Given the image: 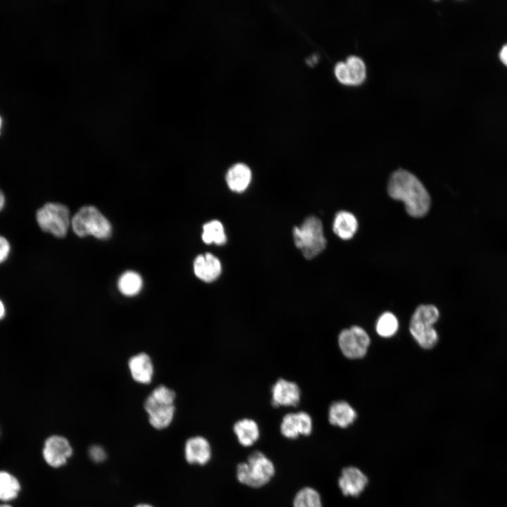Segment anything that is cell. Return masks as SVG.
<instances>
[{
    "instance_id": "cell-1",
    "label": "cell",
    "mask_w": 507,
    "mask_h": 507,
    "mask_svg": "<svg viewBox=\"0 0 507 507\" xmlns=\"http://www.w3.org/2000/svg\"><path fill=\"white\" fill-rule=\"evenodd\" d=\"M388 194L402 201L407 213L415 218L427 214L430 206L429 194L421 182L410 172L399 169L391 175Z\"/></svg>"
},
{
    "instance_id": "cell-2",
    "label": "cell",
    "mask_w": 507,
    "mask_h": 507,
    "mask_svg": "<svg viewBox=\"0 0 507 507\" xmlns=\"http://www.w3.org/2000/svg\"><path fill=\"white\" fill-rule=\"evenodd\" d=\"M275 474L273 462L263 452L251 453L246 461L239 463L236 476L242 484L251 488H261L270 482Z\"/></svg>"
},
{
    "instance_id": "cell-3",
    "label": "cell",
    "mask_w": 507,
    "mask_h": 507,
    "mask_svg": "<svg viewBox=\"0 0 507 507\" xmlns=\"http://www.w3.org/2000/svg\"><path fill=\"white\" fill-rule=\"evenodd\" d=\"M293 239L295 246L306 259L315 258L326 247L322 222L315 216H309L300 227H294Z\"/></svg>"
},
{
    "instance_id": "cell-4",
    "label": "cell",
    "mask_w": 507,
    "mask_h": 507,
    "mask_svg": "<svg viewBox=\"0 0 507 507\" xmlns=\"http://www.w3.org/2000/svg\"><path fill=\"white\" fill-rule=\"evenodd\" d=\"M175 392L163 385L156 387L147 397L144 408L154 428L163 429L171 423L175 414Z\"/></svg>"
},
{
    "instance_id": "cell-5",
    "label": "cell",
    "mask_w": 507,
    "mask_h": 507,
    "mask_svg": "<svg viewBox=\"0 0 507 507\" xmlns=\"http://www.w3.org/2000/svg\"><path fill=\"white\" fill-rule=\"evenodd\" d=\"M71 225L79 237L92 235L99 239H106L111 233L110 223L94 206L82 207L73 216Z\"/></svg>"
},
{
    "instance_id": "cell-6",
    "label": "cell",
    "mask_w": 507,
    "mask_h": 507,
    "mask_svg": "<svg viewBox=\"0 0 507 507\" xmlns=\"http://www.w3.org/2000/svg\"><path fill=\"white\" fill-rule=\"evenodd\" d=\"M36 220L43 231L57 237H65L70 224L68 208L58 203H47L39 208Z\"/></svg>"
},
{
    "instance_id": "cell-7",
    "label": "cell",
    "mask_w": 507,
    "mask_h": 507,
    "mask_svg": "<svg viewBox=\"0 0 507 507\" xmlns=\"http://www.w3.org/2000/svg\"><path fill=\"white\" fill-rule=\"evenodd\" d=\"M338 343L341 351L346 358L358 359L367 353L370 339L363 327L354 325L341 331Z\"/></svg>"
},
{
    "instance_id": "cell-8",
    "label": "cell",
    "mask_w": 507,
    "mask_h": 507,
    "mask_svg": "<svg viewBox=\"0 0 507 507\" xmlns=\"http://www.w3.org/2000/svg\"><path fill=\"white\" fill-rule=\"evenodd\" d=\"M334 73L340 83L356 86L362 84L365 80L366 66L360 57L350 56L345 61H339L335 65Z\"/></svg>"
},
{
    "instance_id": "cell-9",
    "label": "cell",
    "mask_w": 507,
    "mask_h": 507,
    "mask_svg": "<svg viewBox=\"0 0 507 507\" xmlns=\"http://www.w3.org/2000/svg\"><path fill=\"white\" fill-rule=\"evenodd\" d=\"M72 453L73 449L68 440L59 435L48 437L42 449V456L45 462L53 468L65 465Z\"/></svg>"
},
{
    "instance_id": "cell-10",
    "label": "cell",
    "mask_w": 507,
    "mask_h": 507,
    "mask_svg": "<svg viewBox=\"0 0 507 507\" xmlns=\"http://www.w3.org/2000/svg\"><path fill=\"white\" fill-rule=\"evenodd\" d=\"M280 430L283 437L290 439L309 436L313 431L312 418L305 411L288 413L282 419Z\"/></svg>"
},
{
    "instance_id": "cell-11",
    "label": "cell",
    "mask_w": 507,
    "mask_h": 507,
    "mask_svg": "<svg viewBox=\"0 0 507 507\" xmlns=\"http://www.w3.org/2000/svg\"><path fill=\"white\" fill-rule=\"evenodd\" d=\"M368 477L359 468L344 467L338 478V487L344 496L357 497L365 489Z\"/></svg>"
},
{
    "instance_id": "cell-12",
    "label": "cell",
    "mask_w": 507,
    "mask_h": 507,
    "mask_svg": "<svg viewBox=\"0 0 507 507\" xmlns=\"http://www.w3.org/2000/svg\"><path fill=\"white\" fill-rule=\"evenodd\" d=\"M271 394V403L275 407L296 406L301 398L299 385L283 378H280L273 385Z\"/></svg>"
},
{
    "instance_id": "cell-13",
    "label": "cell",
    "mask_w": 507,
    "mask_h": 507,
    "mask_svg": "<svg viewBox=\"0 0 507 507\" xmlns=\"http://www.w3.org/2000/svg\"><path fill=\"white\" fill-rule=\"evenodd\" d=\"M184 452L187 462L192 465H206L212 458L211 445L203 436L189 438L185 442Z\"/></svg>"
},
{
    "instance_id": "cell-14",
    "label": "cell",
    "mask_w": 507,
    "mask_h": 507,
    "mask_svg": "<svg viewBox=\"0 0 507 507\" xmlns=\"http://www.w3.org/2000/svg\"><path fill=\"white\" fill-rule=\"evenodd\" d=\"M193 266L195 275L207 283L216 280L222 271L220 260L211 253L199 255L195 258Z\"/></svg>"
},
{
    "instance_id": "cell-15",
    "label": "cell",
    "mask_w": 507,
    "mask_h": 507,
    "mask_svg": "<svg viewBox=\"0 0 507 507\" xmlns=\"http://www.w3.org/2000/svg\"><path fill=\"white\" fill-rule=\"evenodd\" d=\"M356 418V411L346 401H334L329 408L328 421L333 426L346 428L351 425Z\"/></svg>"
},
{
    "instance_id": "cell-16",
    "label": "cell",
    "mask_w": 507,
    "mask_h": 507,
    "mask_svg": "<svg viewBox=\"0 0 507 507\" xmlns=\"http://www.w3.org/2000/svg\"><path fill=\"white\" fill-rule=\"evenodd\" d=\"M232 429L239 444L242 446H251L259 439V426L253 419H240L234 424Z\"/></svg>"
},
{
    "instance_id": "cell-17",
    "label": "cell",
    "mask_w": 507,
    "mask_h": 507,
    "mask_svg": "<svg viewBox=\"0 0 507 507\" xmlns=\"http://www.w3.org/2000/svg\"><path fill=\"white\" fill-rule=\"evenodd\" d=\"M225 180L232 191L242 192L246 189L251 180V169L244 163H236L227 170Z\"/></svg>"
},
{
    "instance_id": "cell-18",
    "label": "cell",
    "mask_w": 507,
    "mask_h": 507,
    "mask_svg": "<svg viewBox=\"0 0 507 507\" xmlns=\"http://www.w3.org/2000/svg\"><path fill=\"white\" fill-rule=\"evenodd\" d=\"M129 368L136 382L147 384L151 381L154 369L147 354L142 353L132 356L129 361Z\"/></svg>"
},
{
    "instance_id": "cell-19",
    "label": "cell",
    "mask_w": 507,
    "mask_h": 507,
    "mask_svg": "<svg viewBox=\"0 0 507 507\" xmlns=\"http://www.w3.org/2000/svg\"><path fill=\"white\" fill-rule=\"evenodd\" d=\"M358 229V222L351 213L342 211L338 212L333 222V231L341 239H351Z\"/></svg>"
},
{
    "instance_id": "cell-20",
    "label": "cell",
    "mask_w": 507,
    "mask_h": 507,
    "mask_svg": "<svg viewBox=\"0 0 507 507\" xmlns=\"http://www.w3.org/2000/svg\"><path fill=\"white\" fill-rule=\"evenodd\" d=\"M409 331L417 343L425 349L433 348L439 339L438 334L433 326L410 323Z\"/></svg>"
},
{
    "instance_id": "cell-21",
    "label": "cell",
    "mask_w": 507,
    "mask_h": 507,
    "mask_svg": "<svg viewBox=\"0 0 507 507\" xmlns=\"http://www.w3.org/2000/svg\"><path fill=\"white\" fill-rule=\"evenodd\" d=\"M20 491L18 480L7 471H0V501H9L15 499Z\"/></svg>"
},
{
    "instance_id": "cell-22",
    "label": "cell",
    "mask_w": 507,
    "mask_h": 507,
    "mask_svg": "<svg viewBox=\"0 0 507 507\" xmlns=\"http://www.w3.org/2000/svg\"><path fill=\"white\" fill-rule=\"evenodd\" d=\"M293 507H323L320 493L311 487L300 489L294 495Z\"/></svg>"
},
{
    "instance_id": "cell-23",
    "label": "cell",
    "mask_w": 507,
    "mask_h": 507,
    "mask_svg": "<svg viewBox=\"0 0 507 507\" xmlns=\"http://www.w3.org/2000/svg\"><path fill=\"white\" fill-rule=\"evenodd\" d=\"M202 240L207 244L223 245L226 242V235L221 222L213 220L203 225Z\"/></svg>"
},
{
    "instance_id": "cell-24",
    "label": "cell",
    "mask_w": 507,
    "mask_h": 507,
    "mask_svg": "<svg viewBox=\"0 0 507 507\" xmlns=\"http://www.w3.org/2000/svg\"><path fill=\"white\" fill-rule=\"evenodd\" d=\"M142 287L141 276L136 272L127 271L119 278L118 287L125 296H132L138 294Z\"/></svg>"
},
{
    "instance_id": "cell-25",
    "label": "cell",
    "mask_w": 507,
    "mask_h": 507,
    "mask_svg": "<svg viewBox=\"0 0 507 507\" xmlns=\"http://www.w3.org/2000/svg\"><path fill=\"white\" fill-rule=\"evenodd\" d=\"M439 318L438 308L432 304H422L416 308L410 323L433 326Z\"/></svg>"
},
{
    "instance_id": "cell-26",
    "label": "cell",
    "mask_w": 507,
    "mask_h": 507,
    "mask_svg": "<svg viewBox=\"0 0 507 507\" xmlns=\"http://www.w3.org/2000/svg\"><path fill=\"white\" fill-rule=\"evenodd\" d=\"M399 329V321L391 312L383 313L377 319L375 330L382 337L389 338L395 334Z\"/></svg>"
},
{
    "instance_id": "cell-27",
    "label": "cell",
    "mask_w": 507,
    "mask_h": 507,
    "mask_svg": "<svg viewBox=\"0 0 507 507\" xmlns=\"http://www.w3.org/2000/svg\"><path fill=\"white\" fill-rule=\"evenodd\" d=\"M89 453L91 459L97 463L104 461L106 458L105 450L99 445L91 446Z\"/></svg>"
},
{
    "instance_id": "cell-28",
    "label": "cell",
    "mask_w": 507,
    "mask_h": 507,
    "mask_svg": "<svg viewBox=\"0 0 507 507\" xmlns=\"http://www.w3.org/2000/svg\"><path fill=\"white\" fill-rule=\"evenodd\" d=\"M11 252V245L6 237L0 235V263L4 262Z\"/></svg>"
},
{
    "instance_id": "cell-29",
    "label": "cell",
    "mask_w": 507,
    "mask_h": 507,
    "mask_svg": "<svg viewBox=\"0 0 507 507\" xmlns=\"http://www.w3.org/2000/svg\"><path fill=\"white\" fill-rule=\"evenodd\" d=\"M499 58L501 61L507 66V44H505L499 52Z\"/></svg>"
},
{
    "instance_id": "cell-30",
    "label": "cell",
    "mask_w": 507,
    "mask_h": 507,
    "mask_svg": "<svg viewBox=\"0 0 507 507\" xmlns=\"http://www.w3.org/2000/svg\"><path fill=\"white\" fill-rule=\"evenodd\" d=\"M6 313V308L4 303L0 299V320L3 318Z\"/></svg>"
},
{
    "instance_id": "cell-31",
    "label": "cell",
    "mask_w": 507,
    "mask_h": 507,
    "mask_svg": "<svg viewBox=\"0 0 507 507\" xmlns=\"http://www.w3.org/2000/svg\"><path fill=\"white\" fill-rule=\"evenodd\" d=\"M5 205V196L2 191L0 189V211L3 209Z\"/></svg>"
},
{
    "instance_id": "cell-32",
    "label": "cell",
    "mask_w": 507,
    "mask_h": 507,
    "mask_svg": "<svg viewBox=\"0 0 507 507\" xmlns=\"http://www.w3.org/2000/svg\"><path fill=\"white\" fill-rule=\"evenodd\" d=\"M135 507H153V506L151 505H149V504L144 503V504H139V505L136 506Z\"/></svg>"
},
{
    "instance_id": "cell-33",
    "label": "cell",
    "mask_w": 507,
    "mask_h": 507,
    "mask_svg": "<svg viewBox=\"0 0 507 507\" xmlns=\"http://www.w3.org/2000/svg\"><path fill=\"white\" fill-rule=\"evenodd\" d=\"M2 125H3V120H2L1 116L0 115V134H1V130H2Z\"/></svg>"
},
{
    "instance_id": "cell-34",
    "label": "cell",
    "mask_w": 507,
    "mask_h": 507,
    "mask_svg": "<svg viewBox=\"0 0 507 507\" xmlns=\"http://www.w3.org/2000/svg\"><path fill=\"white\" fill-rule=\"evenodd\" d=\"M0 507H12L11 506L6 503L0 504Z\"/></svg>"
}]
</instances>
